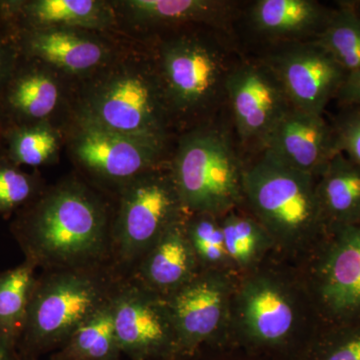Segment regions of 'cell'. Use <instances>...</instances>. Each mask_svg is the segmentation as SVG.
<instances>
[{
  "label": "cell",
  "instance_id": "cell-1",
  "mask_svg": "<svg viewBox=\"0 0 360 360\" xmlns=\"http://www.w3.org/2000/svg\"><path fill=\"white\" fill-rule=\"evenodd\" d=\"M101 206L84 189L65 186L45 196L18 219L14 233L33 264H72L103 243Z\"/></svg>",
  "mask_w": 360,
  "mask_h": 360
},
{
  "label": "cell",
  "instance_id": "cell-2",
  "mask_svg": "<svg viewBox=\"0 0 360 360\" xmlns=\"http://www.w3.org/2000/svg\"><path fill=\"white\" fill-rule=\"evenodd\" d=\"M316 180L264 153L245 169L243 194L270 238L290 245L326 233Z\"/></svg>",
  "mask_w": 360,
  "mask_h": 360
},
{
  "label": "cell",
  "instance_id": "cell-3",
  "mask_svg": "<svg viewBox=\"0 0 360 360\" xmlns=\"http://www.w3.org/2000/svg\"><path fill=\"white\" fill-rule=\"evenodd\" d=\"M243 172L227 135L201 129L180 142L172 174L182 206L219 217L245 200Z\"/></svg>",
  "mask_w": 360,
  "mask_h": 360
},
{
  "label": "cell",
  "instance_id": "cell-4",
  "mask_svg": "<svg viewBox=\"0 0 360 360\" xmlns=\"http://www.w3.org/2000/svg\"><path fill=\"white\" fill-rule=\"evenodd\" d=\"M165 94L153 75L120 66L91 89L82 120L139 141L163 144Z\"/></svg>",
  "mask_w": 360,
  "mask_h": 360
},
{
  "label": "cell",
  "instance_id": "cell-5",
  "mask_svg": "<svg viewBox=\"0 0 360 360\" xmlns=\"http://www.w3.org/2000/svg\"><path fill=\"white\" fill-rule=\"evenodd\" d=\"M315 290L330 328L360 324V224L326 229Z\"/></svg>",
  "mask_w": 360,
  "mask_h": 360
},
{
  "label": "cell",
  "instance_id": "cell-6",
  "mask_svg": "<svg viewBox=\"0 0 360 360\" xmlns=\"http://www.w3.org/2000/svg\"><path fill=\"white\" fill-rule=\"evenodd\" d=\"M181 206L172 174L150 169L130 180L117 224L123 255L132 257L150 250L179 221Z\"/></svg>",
  "mask_w": 360,
  "mask_h": 360
},
{
  "label": "cell",
  "instance_id": "cell-7",
  "mask_svg": "<svg viewBox=\"0 0 360 360\" xmlns=\"http://www.w3.org/2000/svg\"><path fill=\"white\" fill-rule=\"evenodd\" d=\"M161 72L165 101L182 112L207 105L226 77L217 51L191 37L165 44L161 51Z\"/></svg>",
  "mask_w": 360,
  "mask_h": 360
},
{
  "label": "cell",
  "instance_id": "cell-8",
  "mask_svg": "<svg viewBox=\"0 0 360 360\" xmlns=\"http://www.w3.org/2000/svg\"><path fill=\"white\" fill-rule=\"evenodd\" d=\"M101 307L98 288L86 277L68 274L35 283L22 333L35 342L56 340L75 333Z\"/></svg>",
  "mask_w": 360,
  "mask_h": 360
},
{
  "label": "cell",
  "instance_id": "cell-9",
  "mask_svg": "<svg viewBox=\"0 0 360 360\" xmlns=\"http://www.w3.org/2000/svg\"><path fill=\"white\" fill-rule=\"evenodd\" d=\"M229 96L238 134L264 146L270 134L292 106L269 66L243 65L227 73Z\"/></svg>",
  "mask_w": 360,
  "mask_h": 360
},
{
  "label": "cell",
  "instance_id": "cell-10",
  "mask_svg": "<svg viewBox=\"0 0 360 360\" xmlns=\"http://www.w3.org/2000/svg\"><path fill=\"white\" fill-rule=\"evenodd\" d=\"M269 68L293 108L319 115L338 96L347 75L316 42L284 51Z\"/></svg>",
  "mask_w": 360,
  "mask_h": 360
},
{
  "label": "cell",
  "instance_id": "cell-11",
  "mask_svg": "<svg viewBox=\"0 0 360 360\" xmlns=\"http://www.w3.org/2000/svg\"><path fill=\"white\" fill-rule=\"evenodd\" d=\"M163 144L115 134L82 120L73 153L87 169L111 179L131 180L153 169Z\"/></svg>",
  "mask_w": 360,
  "mask_h": 360
},
{
  "label": "cell",
  "instance_id": "cell-12",
  "mask_svg": "<svg viewBox=\"0 0 360 360\" xmlns=\"http://www.w3.org/2000/svg\"><path fill=\"white\" fill-rule=\"evenodd\" d=\"M264 148L272 158L316 179L338 153L335 129L322 115L293 108L281 118Z\"/></svg>",
  "mask_w": 360,
  "mask_h": 360
},
{
  "label": "cell",
  "instance_id": "cell-13",
  "mask_svg": "<svg viewBox=\"0 0 360 360\" xmlns=\"http://www.w3.org/2000/svg\"><path fill=\"white\" fill-rule=\"evenodd\" d=\"M229 305V288L217 276L191 278L175 290L168 305L174 333L186 342H198L219 330Z\"/></svg>",
  "mask_w": 360,
  "mask_h": 360
},
{
  "label": "cell",
  "instance_id": "cell-14",
  "mask_svg": "<svg viewBox=\"0 0 360 360\" xmlns=\"http://www.w3.org/2000/svg\"><path fill=\"white\" fill-rule=\"evenodd\" d=\"M58 85L49 71L21 56L0 89V122L4 129L45 122L58 103Z\"/></svg>",
  "mask_w": 360,
  "mask_h": 360
},
{
  "label": "cell",
  "instance_id": "cell-15",
  "mask_svg": "<svg viewBox=\"0 0 360 360\" xmlns=\"http://www.w3.org/2000/svg\"><path fill=\"white\" fill-rule=\"evenodd\" d=\"M7 25L14 32L49 28H101L111 20L105 4L94 0L4 1Z\"/></svg>",
  "mask_w": 360,
  "mask_h": 360
},
{
  "label": "cell",
  "instance_id": "cell-16",
  "mask_svg": "<svg viewBox=\"0 0 360 360\" xmlns=\"http://www.w3.org/2000/svg\"><path fill=\"white\" fill-rule=\"evenodd\" d=\"M239 311L246 333L262 343L281 342L295 328V310L290 296L278 284L264 277L243 286Z\"/></svg>",
  "mask_w": 360,
  "mask_h": 360
},
{
  "label": "cell",
  "instance_id": "cell-17",
  "mask_svg": "<svg viewBox=\"0 0 360 360\" xmlns=\"http://www.w3.org/2000/svg\"><path fill=\"white\" fill-rule=\"evenodd\" d=\"M14 34L23 58L44 61L70 72L92 70L101 65L108 54L103 44L72 30L49 28Z\"/></svg>",
  "mask_w": 360,
  "mask_h": 360
},
{
  "label": "cell",
  "instance_id": "cell-18",
  "mask_svg": "<svg viewBox=\"0 0 360 360\" xmlns=\"http://www.w3.org/2000/svg\"><path fill=\"white\" fill-rule=\"evenodd\" d=\"M112 307L117 345L127 349L160 347L174 333L168 309L139 293L122 295Z\"/></svg>",
  "mask_w": 360,
  "mask_h": 360
},
{
  "label": "cell",
  "instance_id": "cell-19",
  "mask_svg": "<svg viewBox=\"0 0 360 360\" xmlns=\"http://www.w3.org/2000/svg\"><path fill=\"white\" fill-rule=\"evenodd\" d=\"M326 229L360 224V167L338 153L316 180Z\"/></svg>",
  "mask_w": 360,
  "mask_h": 360
},
{
  "label": "cell",
  "instance_id": "cell-20",
  "mask_svg": "<svg viewBox=\"0 0 360 360\" xmlns=\"http://www.w3.org/2000/svg\"><path fill=\"white\" fill-rule=\"evenodd\" d=\"M144 264V276L161 290H176L191 281L195 255L186 229L175 222L150 248Z\"/></svg>",
  "mask_w": 360,
  "mask_h": 360
},
{
  "label": "cell",
  "instance_id": "cell-21",
  "mask_svg": "<svg viewBox=\"0 0 360 360\" xmlns=\"http://www.w3.org/2000/svg\"><path fill=\"white\" fill-rule=\"evenodd\" d=\"M329 13L311 0H259L252 7L251 20L258 32L270 37H298L319 34Z\"/></svg>",
  "mask_w": 360,
  "mask_h": 360
},
{
  "label": "cell",
  "instance_id": "cell-22",
  "mask_svg": "<svg viewBox=\"0 0 360 360\" xmlns=\"http://www.w3.org/2000/svg\"><path fill=\"white\" fill-rule=\"evenodd\" d=\"M317 44L347 72L360 70V15L350 4L329 13Z\"/></svg>",
  "mask_w": 360,
  "mask_h": 360
},
{
  "label": "cell",
  "instance_id": "cell-23",
  "mask_svg": "<svg viewBox=\"0 0 360 360\" xmlns=\"http://www.w3.org/2000/svg\"><path fill=\"white\" fill-rule=\"evenodd\" d=\"M30 260L0 274V335L13 340L22 333L35 279Z\"/></svg>",
  "mask_w": 360,
  "mask_h": 360
},
{
  "label": "cell",
  "instance_id": "cell-24",
  "mask_svg": "<svg viewBox=\"0 0 360 360\" xmlns=\"http://www.w3.org/2000/svg\"><path fill=\"white\" fill-rule=\"evenodd\" d=\"M123 4L135 20L160 25L210 20L224 11L225 4L207 0H129Z\"/></svg>",
  "mask_w": 360,
  "mask_h": 360
},
{
  "label": "cell",
  "instance_id": "cell-25",
  "mask_svg": "<svg viewBox=\"0 0 360 360\" xmlns=\"http://www.w3.org/2000/svg\"><path fill=\"white\" fill-rule=\"evenodd\" d=\"M7 160L13 165L40 167L53 158L58 148V137L45 122L4 129Z\"/></svg>",
  "mask_w": 360,
  "mask_h": 360
},
{
  "label": "cell",
  "instance_id": "cell-26",
  "mask_svg": "<svg viewBox=\"0 0 360 360\" xmlns=\"http://www.w3.org/2000/svg\"><path fill=\"white\" fill-rule=\"evenodd\" d=\"M224 245L229 262L248 266L269 245L271 238L255 219L229 212L221 221Z\"/></svg>",
  "mask_w": 360,
  "mask_h": 360
},
{
  "label": "cell",
  "instance_id": "cell-27",
  "mask_svg": "<svg viewBox=\"0 0 360 360\" xmlns=\"http://www.w3.org/2000/svg\"><path fill=\"white\" fill-rule=\"evenodd\" d=\"M75 347L80 354L89 359H101L110 354L117 345L113 307L101 305L73 333Z\"/></svg>",
  "mask_w": 360,
  "mask_h": 360
},
{
  "label": "cell",
  "instance_id": "cell-28",
  "mask_svg": "<svg viewBox=\"0 0 360 360\" xmlns=\"http://www.w3.org/2000/svg\"><path fill=\"white\" fill-rule=\"evenodd\" d=\"M186 231L195 257L203 264L214 266L229 262L221 221L217 220V217L196 213Z\"/></svg>",
  "mask_w": 360,
  "mask_h": 360
},
{
  "label": "cell",
  "instance_id": "cell-29",
  "mask_svg": "<svg viewBox=\"0 0 360 360\" xmlns=\"http://www.w3.org/2000/svg\"><path fill=\"white\" fill-rule=\"evenodd\" d=\"M34 177L21 172L7 158H0V212H9L25 205L35 193Z\"/></svg>",
  "mask_w": 360,
  "mask_h": 360
},
{
  "label": "cell",
  "instance_id": "cell-30",
  "mask_svg": "<svg viewBox=\"0 0 360 360\" xmlns=\"http://www.w3.org/2000/svg\"><path fill=\"white\" fill-rule=\"evenodd\" d=\"M315 360H360V324L329 328Z\"/></svg>",
  "mask_w": 360,
  "mask_h": 360
},
{
  "label": "cell",
  "instance_id": "cell-31",
  "mask_svg": "<svg viewBox=\"0 0 360 360\" xmlns=\"http://www.w3.org/2000/svg\"><path fill=\"white\" fill-rule=\"evenodd\" d=\"M333 129L336 151L360 167V110H354L343 116Z\"/></svg>",
  "mask_w": 360,
  "mask_h": 360
},
{
  "label": "cell",
  "instance_id": "cell-32",
  "mask_svg": "<svg viewBox=\"0 0 360 360\" xmlns=\"http://www.w3.org/2000/svg\"><path fill=\"white\" fill-rule=\"evenodd\" d=\"M21 59L15 34L8 25L0 27V89L6 84Z\"/></svg>",
  "mask_w": 360,
  "mask_h": 360
},
{
  "label": "cell",
  "instance_id": "cell-33",
  "mask_svg": "<svg viewBox=\"0 0 360 360\" xmlns=\"http://www.w3.org/2000/svg\"><path fill=\"white\" fill-rule=\"evenodd\" d=\"M338 97L345 105L360 110V70L347 75Z\"/></svg>",
  "mask_w": 360,
  "mask_h": 360
},
{
  "label": "cell",
  "instance_id": "cell-34",
  "mask_svg": "<svg viewBox=\"0 0 360 360\" xmlns=\"http://www.w3.org/2000/svg\"><path fill=\"white\" fill-rule=\"evenodd\" d=\"M11 340L0 335V360H8V345Z\"/></svg>",
  "mask_w": 360,
  "mask_h": 360
},
{
  "label": "cell",
  "instance_id": "cell-35",
  "mask_svg": "<svg viewBox=\"0 0 360 360\" xmlns=\"http://www.w3.org/2000/svg\"><path fill=\"white\" fill-rule=\"evenodd\" d=\"M4 25H6V21H4V4H2V1H0V27Z\"/></svg>",
  "mask_w": 360,
  "mask_h": 360
},
{
  "label": "cell",
  "instance_id": "cell-36",
  "mask_svg": "<svg viewBox=\"0 0 360 360\" xmlns=\"http://www.w3.org/2000/svg\"><path fill=\"white\" fill-rule=\"evenodd\" d=\"M4 129L2 127L1 122H0V146H1V142L4 141Z\"/></svg>",
  "mask_w": 360,
  "mask_h": 360
},
{
  "label": "cell",
  "instance_id": "cell-37",
  "mask_svg": "<svg viewBox=\"0 0 360 360\" xmlns=\"http://www.w3.org/2000/svg\"><path fill=\"white\" fill-rule=\"evenodd\" d=\"M354 9H355V11H357V13H359L360 15V6H359V8H354Z\"/></svg>",
  "mask_w": 360,
  "mask_h": 360
}]
</instances>
